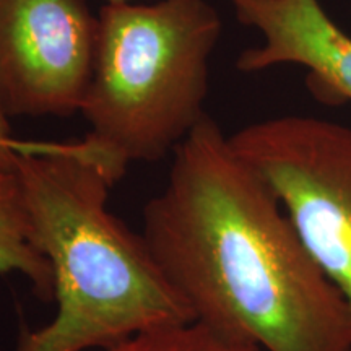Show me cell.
<instances>
[{
  "instance_id": "cell-1",
  "label": "cell",
  "mask_w": 351,
  "mask_h": 351,
  "mask_svg": "<svg viewBox=\"0 0 351 351\" xmlns=\"http://www.w3.org/2000/svg\"><path fill=\"white\" fill-rule=\"evenodd\" d=\"M142 234L195 322L263 351H351L343 296L212 117L174 150Z\"/></svg>"
},
{
  "instance_id": "cell-2",
  "label": "cell",
  "mask_w": 351,
  "mask_h": 351,
  "mask_svg": "<svg viewBox=\"0 0 351 351\" xmlns=\"http://www.w3.org/2000/svg\"><path fill=\"white\" fill-rule=\"evenodd\" d=\"M15 176L57 309L46 326L21 332L13 351H103L194 320L143 234L108 210L114 182L83 140L29 145Z\"/></svg>"
},
{
  "instance_id": "cell-3",
  "label": "cell",
  "mask_w": 351,
  "mask_h": 351,
  "mask_svg": "<svg viewBox=\"0 0 351 351\" xmlns=\"http://www.w3.org/2000/svg\"><path fill=\"white\" fill-rule=\"evenodd\" d=\"M80 114L83 142L114 184L135 161H160L207 114L210 57L221 19L207 0L104 3Z\"/></svg>"
},
{
  "instance_id": "cell-4",
  "label": "cell",
  "mask_w": 351,
  "mask_h": 351,
  "mask_svg": "<svg viewBox=\"0 0 351 351\" xmlns=\"http://www.w3.org/2000/svg\"><path fill=\"white\" fill-rule=\"evenodd\" d=\"M230 142L263 181L351 313V129L311 116H280Z\"/></svg>"
},
{
  "instance_id": "cell-5",
  "label": "cell",
  "mask_w": 351,
  "mask_h": 351,
  "mask_svg": "<svg viewBox=\"0 0 351 351\" xmlns=\"http://www.w3.org/2000/svg\"><path fill=\"white\" fill-rule=\"evenodd\" d=\"M98 26L85 0H0V111L8 119L80 112Z\"/></svg>"
},
{
  "instance_id": "cell-6",
  "label": "cell",
  "mask_w": 351,
  "mask_h": 351,
  "mask_svg": "<svg viewBox=\"0 0 351 351\" xmlns=\"http://www.w3.org/2000/svg\"><path fill=\"white\" fill-rule=\"evenodd\" d=\"M241 25L263 43L241 52L236 67L254 73L283 64L309 70V86L322 98L351 101V36L319 0H230Z\"/></svg>"
},
{
  "instance_id": "cell-7",
  "label": "cell",
  "mask_w": 351,
  "mask_h": 351,
  "mask_svg": "<svg viewBox=\"0 0 351 351\" xmlns=\"http://www.w3.org/2000/svg\"><path fill=\"white\" fill-rule=\"evenodd\" d=\"M0 274L23 275L39 300H54L49 262L29 239L20 184L10 171H0Z\"/></svg>"
},
{
  "instance_id": "cell-8",
  "label": "cell",
  "mask_w": 351,
  "mask_h": 351,
  "mask_svg": "<svg viewBox=\"0 0 351 351\" xmlns=\"http://www.w3.org/2000/svg\"><path fill=\"white\" fill-rule=\"evenodd\" d=\"M103 351H263L258 346L243 343L205 327L186 322L161 327L130 337Z\"/></svg>"
},
{
  "instance_id": "cell-9",
  "label": "cell",
  "mask_w": 351,
  "mask_h": 351,
  "mask_svg": "<svg viewBox=\"0 0 351 351\" xmlns=\"http://www.w3.org/2000/svg\"><path fill=\"white\" fill-rule=\"evenodd\" d=\"M29 143H19L12 135V127L8 117L0 111V171L15 173L16 161L25 150H28Z\"/></svg>"
},
{
  "instance_id": "cell-10",
  "label": "cell",
  "mask_w": 351,
  "mask_h": 351,
  "mask_svg": "<svg viewBox=\"0 0 351 351\" xmlns=\"http://www.w3.org/2000/svg\"><path fill=\"white\" fill-rule=\"evenodd\" d=\"M106 3H127V2H134V0H104Z\"/></svg>"
}]
</instances>
